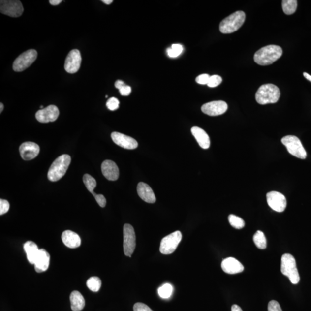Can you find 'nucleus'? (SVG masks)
<instances>
[{
	"label": "nucleus",
	"mask_w": 311,
	"mask_h": 311,
	"mask_svg": "<svg viewBox=\"0 0 311 311\" xmlns=\"http://www.w3.org/2000/svg\"><path fill=\"white\" fill-rule=\"evenodd\" d=\"M228 220L230 224L233 228L237 229H241L245 227V222L243 219L234 215H230L228 217Z\"/></svg>",
	"instance_id": "nucleus-30"
},
{
	"label": "nucleus",
	"mask_w": 311,
	"mask_h": 311,
	"mask_svg": "<svg viewBox=\"0 0 311 311\" xmlns=\"http://www.w3.org/2000/svg\"><path fill=\"white\" fill-rule=\"evenodd\" d=\"M50 264V255L45 249H39V252L34 263L35 270L37 273L46 271Z\"/></svg>",
	"instance_id": "nucleus-20"
},
{
	"label": "nucleus",
	"mask_w": 311,
	"mask_h": 311,
	"mask_svg": "<svg viewBox=\"0 0 311 311\" xmlns=\"http://www.w3.org/2000/svg\"><path fill=\"white\" fill-rule=\"evenodd\" d=\"M124 85V83L122 80H117L116 81V82L115 83V87H116L118 90L121 89V88Z\"/></svg>",
	"instance_id": "nucleus-40"
},
{
	"label": "nucleus",
	"mask_w": 311,
	"mask_h": 311,
	"mask_svg": "<svg viewBox=\"0 0 311 311\" xmlns=\"http://www.w3.org/2000/svg\"><path fill=\"white\" fill-rule=\"evenodd\" d=\"M43 107L42 106H40V108H41V109H43Z\"/></svg>",
	"instance_id": "nucleus-46"
},
{
	"label": "nucleus",
	"mask_w": 311,
	"mask_h": 311,
	"mask_svg": "<svg viewBox=\"0 0 311 311\" xmlns=\"http://www.w3.org/2000/svg\"><path fill=\"white\" fill-rule=\"evenodd\" d=\"M94 197L95 198L97 204L99 205L100 207H105L106 205V199L105 197H104V195L101 194H96Z\"/></svg>",
	"instance_id": "nucleus-38"
},
{
	"label": "nucleus",
	"mask_w": 311,
	"mask_h": 311,
	"mask_svg": "<svg viewBox=\"0 0 311 311\" xmlns=\"http://www.w3.org/2000/svg\"><path fill=\"white\" fill-rule=\"evenodd\" d=\"M253 241L256 246L259 249H264L267 247V241L264 233L258 231L253 235Z\"/></svg>",
	"instance_id": "nucleus-26"
},
{
	"label": "nucleus",
	"mask_w": 311,
	"mask_h": 311,
	"mask_svg": "<svg viewBox=\"0 0 311 311\" xmlns=\"http://www.w3.org/2000/svg\"><path fill=\"white\" fill-rule=\"evenodd\" d=\"M136 238L134 229L130 224L124 226V250L125 255L131 257L136 246Z\"/></svg>",
	"instance_id": "nucleus-9"
},
{
	"label": "nucleus",
	"mask_w": 311,
	"mask_h": 311,
	"mask_svg": "<svg viewBox=\"0 0 311 311\" xmlns=\"http://www.w3.org/2000/svg\"><path fill=\"white\" fill-rule=\"evenodd\" d=\"M19 151L23 160H31L38 155L40 148L38 144L33 142H26L20 145Z\"/></svg>",
	"instance_id": "nucleus-16"
},
{
	"label": "nucleus",
	"mask_w": 311,
	"mask_h": 311,
	"mask_svg": "<svg viewBox=\"0 0 311 311\" xmlns=\"http://www.w3.org/2000/svg\"><path fill=\"white\" fill-rule=\"evenodd\" d=\"M183 50V46L180 44H173L171 48H168L167 50V52L168 56L171 58H176L181 55Z\"/></svg>",
	"instance_id": "nucleus-31"
},
{
	"label": "nucleus",
	"mask_w": 311,
	"mask_h": 311,
	"mask_svg": "<svg viewBox=\"0 0 311 311\" xmlns=\"http://www.w3.org/2000/svg\"><path fill=\"white\" fill-rule=\"evenodd\" d=\"M70 300L71 309L73 311H82L85 306V300L84 297L79 291L74 290L70 294Z\"/></svg>",
	"instance_id": "nucleus-24"
},
{
	"label": "nucleus",
	"mask_w": 311,
	"mask_h": 311,
	"mask_svg": "<svg viewBox=\"0 0 311 311\" xmlns=\"http://www.w3.org/2000/svg\"><path fill=\"white\" fill-rule=\"evenodd\" d=\"M102 2L105 4L110 5L113 2V0H103Z\"/></svg>",
	"instance_id": "nucleus-44"
},
{
	"label": "nucleus",
	"mask_w": 311,
	"mask_h": 311,
	"mask_svg": "<svg viewBox=\"0 0 311 311\" xmlns=\"http://www.w3.org/2000/svg\"><path fill=\"white\" fill-rule=\"evenodd\" d=\"M228 109V104L224 101H213L205 103L201 107L202 112L209 116H218L224 114Z\"/></svg>",
	"instance_id": "nucleus-12"
},
{
	"label": "nucleus",
	"mask_w": 311,
	"mask_h": 311,
	"mask_svg": "<svg viewBox=\"0 0 311 311\" xmlns=\"http://www.w3.org/2000/svg\"><path fill=\"white\" fill-rule=\"evenodd\" d=\"M182 235L180 231H177L165 236L161 242L160 251L164 255H169L173 253L181 242Z\"/></svg>",
	"instance_id": "nucleus-8"
},
{
	"label": "nucleus",
	"mask_w": 311,
	"mask_h": 311,
	"mask_svg": "<svg viewBox=\"0 0 311 311\" xmlns=\"http://www.w3.org/2000/svg\"><path fill=\"white\" fill-rule=\"evenodd\" d=\"M173 292V287L170 283H165L158 289V295L162 299H169Z\"/></svg>",
	"instance_id": "nucleus-28"
},
{
	"label": "nucleus",
	"mask_w": 311,
	"mask_h": 311,
	"mask_svg": "<svg viewBox=\"0 0 311 311\" xmlns=\"http://www.w3.org/2000/svg\"><path fill=\"white\" fill-rule=\"evenodd\" d=\"M231 311H243L241 308L239 306L234 304L232 306Z\"/></svg>",
	"instance_id": "nucleus-42"
},
{
	"label": "nucleus",
	"mask_w": 311,
	"mask_h": 311,
	"mask_svg": "<svg viewBox=\"0 0 311 311\" xmlns=\"http://www.w3.org/2000/svg\"><path fill=\"white\" fill-rule=\"evenodd\" d=\"M71 157L68 155H62L53 162L50 167L47 177L50 181L56 182L62 179L68 168Z\"/></svg>",
	"instance_id": "nucleus-3"
},
{
	"label": "nucleus",
	"mask_w": 311,
	"mask_h": 311,
	"mask_svg": "<svg viewBox=\"0 0 311 311\" xmlns=\"http://www.w3.org/2000/svg\"><path fill=\"white\" fill-rule=\"evenodd\" d=\"M137 192L139 197L145 202L154 204L156 201V198L151 187L144 182H140L138 184Z\"/></svg>",
	"instance_id": "nucleus-19"
},
{
	"label": "nucleus",
	"mask_w": 311,
	"mask_h": 311,
	"mask_svg": "<svg viewBox=\"0 0 311 311\" xmlns=\"http://www.w3.org/2000/svg\"><path fill=\"white\" fill-rule=\"evenodd\" d=\"M281 142L289 154L300 159L306 158L307 152L299 138L295 136H286L282 138Z\"/></svg>",
	"instance_id": "nucleus-6"
},
{
	"label": "nucleus",
	"mask_w": 311,
	"mask_h": 311,
	"mask_svg": "<svg viewBox=\"0 0 311 311\" xmlns=\"http://www.w3.org/2000/svg\"><path fill=\"white\" fill-rule=\"evenodd\" d=\"M38 56V53L34 49H30L24 52L15 60L13 69L17 72H22L32 65Z\"/></svg>",
	"instance_id": "nucleus-7"
},
{
	"label": "nucleus",
	"mask_w": 311,
	"mask_h": 311,
	"mask_svg": "<svg viewBox=\"0 0 311 311\" xmlns=\"http://www.w3.org/2000/svg\"><path fill=\"white\" fill-rule=\"evenodd\" d=\"M62 0H50L49 2L52 5H58L62 2Z\"/></svg>",
	"instance_id": "nucleus-41"
},
{
	"label": "nucleus",
	"mask_w": 311,
	"mask_h": 311,
	"mask_svg": "<svg viewBox=\"0 0 311 311\" xmlns=\"http://www.w3.org/2000/svg\"><path fill=\"white\" fill-rule=\"evenodd\" d=\"M303 76L304 77L306 78V79H307L308 80L310 81V82H311V76L310 75V74L306 72H304L303 73Z\"/></svg>",
	"instance_id": "nucleus-43"
},
{
	"label": "nucleus",
	"mask_w": 311,
	"mask_h": 311,
	"mask_svg": "<svg viewBox=\"0 0 311 311\" xmlns=\"http://www.w3.org/2000/svg\"><path fill=\"white\" fill-rule=\"evenodd\" d=\"M62 241L64 245L70 249L79 248L82 243L79 235L69 230H67L62 233Z\"/></svg>",
	"instance_id": "nucleus-22"
},
{
	"label": "nucleus",
	"mask_w": 311,
	"mask_h": 311,
	"mask_svg": "<svg viewBox=\"0 0 311 311\" xmlns=\"http://www.w3.org/2000/svg\"><path fill=\"white\" fill-rule=\"evenodd\" d=\"M267 202L273 210L282 212L286 208V199L281 193L277 191H270L266 195Z\"/></svg>",
	"instance_id": "nucleus-11"
},
{
	"label": "nucleus",
	"mask_w": 311,
	"mask_h": 311,
	"mask_svg": "<svg viewBox=\"0 0 311 311\" xmlns=\"http://www.w3.org/2000/svg\"><path fill=\"white\" fill-rule=\"evenodd\" d=\"M101 280L97 277H91L87 281V286L91 291L97 292L101 288Z\"/></svg>",
	"instance_id": "nucleus-29"
},
{
	"label": "nucleus",
	"mask_w": 311,
	"mask_h": 311,
	"mask_svg": "<svg viewBox=\"0 0 311 311\" xmlns=\"http://www.w3.org/2000/svg\"><path fill=\"white\" fill-rule=\"evenodd\" d=\"M222 78L218 75H213L210 77L207 86L209 87L214 88L218 87L222 83Z\"/></svg>",
	"instance_id": "nucleus-32"
},
{
	"label": "nucleus",
	"mask_w": 311,
	"mask_h": 311,
	"mask_svg": "<svg viewBox=\"0 0 311 311\" xmlns=\"http://www.w3.org/2000/svg\"><path fill=\"white\" fill-rule=\"evenodd\" d=\"M24 249L26 253L27 258L31 264L34 265L37 256L39 252V249L36 243L31 241L27 242L24 245Z\"/></svg>",
	"instance_id": "nucleus-23"
},
{
	"label": "nucleus",
	"mask_w": 311,
	"mask_h": 311,
	"mask_svg": "<svg viewBox=\"0 0 311 311\" xmlns=\"http://www.w3.org/2000/svg\"><path fill=\"white\" fill-rule=\"evenodd\" d=\"M120 101L116 97H111L107 100L106 106L110 110H116L119 108Z\"/></svg>",
	"instance_id": "nucleus-33"
},
{
	"label": "nucleus",
	"mask_w": 311,
	"mask_h": 311,
	"mask_svg": "<svg viewBox=\"0 0 311 311\" xmlns=\"http://www.w3.org/2000/svg\"><path fill=\"white\" fill-rule=\"evenodd\" d=\"M191 133L198 142L199 146L206 150L210 147L211 140L208 134L202 128L194 126L191 128Z\"/></svg>",
	"instance_id": "nucleus-21"
},
{
	"label": "nucleus",
	"mask_w": 311,
	"mask_h": 311,
	"mask_svg": "<svg viewBox=\"0 0 311 311\" xmlns=\"http://www.w3.org/2000/svg\"><path fill=\"white\" fill-rule=\"evenodd\" d=\"M119 91L122 96H128L131 93V88L125 84L124 86L119 90Z\"/></svg>",
	"instance_id": "nucleus-39"
},
{
	"label": "nucleus",
	"mask_w": 311,
	"mask_h": 311,
	"mask_svg": "<svg viewBox=\"0 0 311 311\" xmlns=\"http://www.w3.org/2000/svg\"><path fill=\"white\" fill-rule=\"evenodd\" d=\"M210 77L208 74H202L196 78V82L201 85H207Z\"/></svg>",
	"instance_id": "nucleus-35"
},
{
	"label": "nucleus",
	"mask_w": 311,
	"mask_h": 311,
	"mask_svg": "<svg viewBox=\"0 0 311 311\" xmlns=\"http://www.w3.org/2000/svg\"><path fill=\"white\" fill-rule=\"evenodd\" d=\"M280 271L284 276L288 277L292 283L296 285L300 282V278L297 269L296 260L289 253H285L282 255Z\"/></svg>",
	"instance_id": "nucleus-5"
},
{
	"label": "nucleus",
	"mask_w": 311,
	"mask_h": 311,
	"mask_svg": "<svg viewBox=\"0 0 311 311\" xmlns=\"http://www.w3.org/2000/svg\"><path fill=\"white\" fill-rule=\"evenodd\" d=\"M4 110V104L2 103H0V113H2V111Z\"/></svg>",
	"instance_id": "nucleus-45"
},
{
	"label": "nucleus",
	"mask_w": 311,
	"mask_h": 311,
	"mask_svg": "<svg viewBox=\"0 0 311 311\" xmlns=\"http://www.w3.org/2000/svg\"><path fill=\"white\" fill-rule=\"evenodd\" d=\"M282 6L283 11L286 15H292L296 11L297 1L296 0H283Z\"/></svg>",
	"instance_id": "nucleus-25"
},
{
	"label": "nucleus",
	"mask_w": 311,
	"mask_h": 311,
	"mask_svg": "<svg viewBox=\"0 0 311 311\" xmlns=\"http://www.w3.org/2000/svg\"><path fill=\"white\" fill-rule=\"evenodd\" d=\"M0 11L2 14L18 18L23 14L24 9L22 2L18 0H1Z\"/></svg>",
	"instance_id": "nucleus-10"
},
{
	"label": "nucleus",
	"mask_w": 311,
	"mask_h": 311,
	"mask_svg": "<svg viewBox=\"0 0 311 311\" xmlns=\"http://www.w3.org/2000/svg\"><path fill=\"white\" fill-rule=\"evenodd\" d=\"M134 311H154L150 307L142 303H137L133 307Z\"/></svg>",
	"instance_id": "nucleus-36"
},
{
	"label": "nucleus",
	"mask_w": 311,
	"mask_h": 311,
	"mask_svg": "<svg viewBox=\"0 0 311 311\" xmlns=\"http://www.w3.org/2000/svg\"><path fill=\"white\" fill-rule=\"evenodd\" d=\"M82 60V56L79 50L74 49L70 51L66 57L64 66L66 72L72 74L77 72L80 69Z\"/></svg>",
	"instance_id": "nucleus-13"
},
{
	"label": "nucleus",
	"mask_w": 311,
	"mask_h": 311,
	"mask_svg": "<svg viewBox=\"0 0 311 311\" xmlns=\"http://www.w3.org/2000/svg\"><path fill=\"white\" fill-rule=\"evenodd\" d=\"M103 175L109 181H116L119 178L120 172L117 165L114 161L107 160L101 164Z\"/></svg>",
	"instance_id": "nucleus-18"
},
{
	"label": "nucleus",
	"mask_w": 311,
	"mask_h": 311,
	"mask_svg": "<svg viewBox=\"0 0 311 311\" xmlns=\"http://www.w3.org/2000/svg\"><path fill=\"white\" fill-rule=\"evenodd\" d=\"M60 114L58 107L55 105H50L48 107L40 110L36 113V120L39 123H48L57 120Z\"/></svg>",
	"instance_id": "nucleus-14"
},
{
	"label": "nucleus",
	"mask_w": 311,
	"mask_h": 311,
	"mask_svg": "<svg viewBox=\"0 0 311 311\" xmlns=\"http://www.w3.org/2000/svg\"><path fill=\"white\" fill-rule=\"evenodd\" d=\"M9 203L5 199H0V215H4L9 211Z\"/></svg>",
	"instance_id": "nucleus-34"
},
{
	"label": "nucleus",
	"mask_w": 311,
	"mask_h": 311,
	"mask_svg": "<svg viewBox=\"0 0 311 311\" xmlns=\"http://www.w3.org/2000/svg\"><path fill=\"white\" fill-rule=\"evenodd\" d=\"M111 138L118 146L127 150H134L138 147L137 141L133 138L118 132L112 133Z\"/></svg>",
	"instance_id": "nucleus-15"
},
{
	"label": "nucleus",
	"mask_w": 311,
	"mask_h": 311,
	"mask_svg": "<svg viewBox=\"0 0 311 311\" xmlns=\"http://www.w3.org/2000/svg\"><path fill=\"white\" fill-rule=\"evenodd\" d=\"M83 182L87 190L91 192L94 197V196L96 195L93 191L94 188L96 187V181L95 179L89 174H85L83 177Z\"/></svg>",
	"instance_id": "nucleus-27"
},
{
	"label": "nucleus",
	"mask_w": 311,
	"mask_h": 311,
	"mask_svg": "<svg viewBox=\"0 0 311 311\" xmlns=\"http://www.w3.org/2000/svg\"><path fill=\"white\" fill-rule=\"evenodd\" d=\"M245 19L244 12L236 11L222 20L219 24V30L224 34L234 32L241 28Z\"/></svg>",
	"instance_id": "nucleus-4"
},
{
	"label": "nucleus",
	"mask_w": 311,
	"mask_h": 311,
	"mask_svg": "<svg viewBox=\"0 0 311 311\" xmlns=\"http://www.w3.org/2000/svg\"><path fill=\"white\" fill-rule=\"evenodd\" d=\"M268 311H282L280 304L276 300H272L268 304Z\"/></svg>",
	"instance_id": "nucleus-37"
},
{
	"label": "nucleus",
	"mask_w": 311,
	"mask_h": 311,
	"mask_svg": "<svg viewBox=\"0 0 311 311\" xmlns=\"http://www.w3.org/2000/svg\"><path fill=\"white\" fill-rule=\"evenodd\" d=\"M280 95L278 87L272 84H264L259 87L255 94V99L262 105L270 103H276Z\"/></svg>",
	"instance_id": "nucleus-2"
},
{
	"label": "nucleus",
	"mask_w": 311,
	"mask_h": 311,
	"mask_svg": "<svg viewBox=\"0 0 311 311\" xmlns=\"http://www.w3.org/2000/svg\"><path fill=\"white\" fill-rule=\"evenodd\" d=\"M282 55V49L279 46L272 45L262 47L254 55L255 62L262 66L269 65L276 62Z\"/></svg>",
	"instance_id": "nucleus-1"
},
{
	"label": "nucleus",
	"mask_w": 311,
	"mask_h": 311,
	"mask_svg": "<svg viewBox=\"0 0 311 311\" xmlns=\"http://www.w3.org/2000/svg\"><path fill=\"white\" fill-rule=\"evenodd\" d=\"M221 268L223 271L229 275L242 273L245 269L242 263L232 257H229L223 260Z\"/></svg>",
	"instance_id": "nucleus-17"
}]
</instances>
